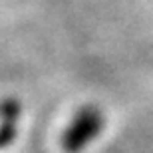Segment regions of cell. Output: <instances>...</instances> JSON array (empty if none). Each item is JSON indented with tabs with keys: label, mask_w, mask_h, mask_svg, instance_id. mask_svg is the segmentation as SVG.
Wrapping results in <instances>:
<instances>
[{
	"label": "cell",
	"mask_w": 153,
	"mask_h": 153,
	"mask_svg": "<svg viewBox=\"0 0 153 153\" xmlns=\"http://www.w3.org/2000/svg\"><path fill=\"white\" fill-rule=\"evenodd\" d=\"M102 123H103V119H102V115H100L97 109H94V108L82 109L62 137L64 149L70 151V153H76L82 147H85L100 133Z\"/></svg>",
	"instance_id": "6da1fadb"
},
{
	"label": "cell",
	"mask_w": 153,
	"mask_h": 153,
	"mask_svg": "<svg viewBox=\"0 0 153 153\" xmlns=\"http://www.w3.org/2000/svg\"><path fill=\"white\" fill-rule=\"evenodd\" d=\"M4 108H6V105H4ZM4 108H0V115H2V114H4Z\"/></svg>",
	"instance_id": "7a4b0ae2"
}]
</instances>
